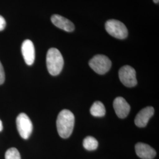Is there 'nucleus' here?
<instances>
[{"mask_svg":"<svg viewBox=\"0 0 159 159\" xmlns=\"http://www.w3.org/2000/svg\"><path fill=\"white\" fill-rule=\"evenodd\" d=\"M105 28L108 34L114 38L123 40L128 35V30L125 25L116 20H110L105 24Z\"/></svg>","mask_w":159,"mask_h":159,"instance_id":"nucleus-3","label":"nucleus"},{"mask_svg":"<svg viewBox=\"0 0 159 159\" xmlns=\"http://www.w3.org/2000/svg\"><path fill=\"white\" fill-rule=\"evenodd\" d=\"M83 144L86 150L89 151H93L98 148V143L94 137L87 136L84 139Z\"/></svg>","mask_w":159,"mask_h":159,"instance_id":"nucleus-13","label":"nucleus"},{"mask_svg":"<svg viewBox=\"0 0 159 159\" xmlns=\"http://www.w3.org/2000/svg\"><path fill=\"white\" fill-rule=\"evenodd\" d=\"M137 155L142 159H153L156 156V152L149 145L143 143H138L135 146Z\"/></svg>","mask_w":159,"mask_h":159,"instance_id":"nucleus-10","label":"nucleus"},{"mask_svg":"<svg viewBox=\"0 0 159 159\" xmlns=\"http://www.w3.org/2000/svg\"><path fill=\"white\" fill-rule=\"evenodd\" d=\"M47 67L52 75H57L63 70L64 59L60 51L56 48L48 50L46 57Z\"/></svg>","mask_w":159,"mask_h":159,"instance_id":"nucleus-2","label":"nucleus"},{"mask_svg":"<svg viewBox=\"0 0 159 159\" xmlns=\"http://www.w3.org/2000/svg\"><path fill=\"white\" fill-rule=\"evenodd\" d=\"M3 129V125H2V123L1 121V120H0V131L2 130Z\"/></svg>","mask_w":159,"mask_h":159,"instance_id":"nucleus-17","label":"nucleus"},{"mask_svg":"<svg viewBox=\"0 0 159 159\" xmlns=\"http://www.w3.org/2000/svg\"><path fill=\"white\" fill-rule=\"evenodd\" d=\"M89 66L96 73L104 74L111 67V61L104 55H96L89 61Z\"/></svg>","mask_w":159,"mask_h":159,"instance_id":"nucleus-4","label":"nucleus"},{"mask_svg":"<svg viewBox=\"0 0 159 159\" xmlns=\"http://www.w3.org/2000/svg\"><path fill=\"white\" fill-rule=\"evenodd\" d=\"M6 159H21V156L18 150L16 148H10L6 152Z\"/></svg>","mask_w":159,"mask_h":159,"instance_id":"nucleus-14","label":"nucleus"},{"mask_svg":"<svg viewBox=\"0 0 159 159\" xmlns=\"http://www.w3.org/2000/svg\"><path fill=\"white\" fill-rule=\"evenodd\" d=\"M17 130L24 139H28L32 133L33 125L29 116L26 114L20 113L16 119Z\"/></svg>","mask_w":159,"mask_h":159,"instance_id":"nucleus-5","label":"nucleus"},{"mask_svg":"<svg viewBox=\"0 0 159 159\" xmlns=\"http://www.w3.org/2000/svg\"><path fill=\"white\" fill-rule=\"evenodd\" d=\"M75 117L73 113L70 110H63L57 117V131L60 136L67 139L71 136L74 129Z\"/></svg>","mask_w":159,"mask_h":159,"instance_id":"nucleus-1","label":"nucleus"},{"mask_svg":"<svg viewBox=\"0 0 159 159\" xmlns=\"http://www.w3.org/2000/svg\"><path fill=\"white\" fill-rule=\"evenodd\" d=\"M154 3H156V4H158L159 2V0H153Z\"/></svg>","mask_w":159,"mask_h":159,"instance_id":"nucleus-18","label":"nucleus"},{"mask_svg":"<svg viewBox=\"0 0 159 159\" xmlns=\"http://www.w3.org/2000/svg\"><path fill=\"white\" fill-rule=\"evenodd\" d=\"M119 77L123 84L127 87H133L137 85L136 70L130 66H125L120 68Z\"/></svg>","mask_w":159,"mask_h":159,"instance_id":"nucleus-6","label":"nucleus"},{"mask_svg":"<svg viewBox=\"0 0 159 159\" xmlns=\"http://www.w3.org/2000/svg\"><path fill=\"white\" fill-rule=\"evenodd\" d=\"M6 26V21L4 18L0 16V31L4 30Z\"/></svg>","mask_w":159,"mask_h":159,"instance_id":"nucleus-16","label":"nucleus"},{"mask_svg":"<svg viewBox=\"0 0 159 159\" xmlns=\"http://www.w3.org/2000/svg\"><path fill=\"white\" fill-rule=\"evenodd\" d=\"M51 22L57 27L67 32H72L75 29L74 24L67 18L58 14L53 15L51 18Z\"/></svg>","mask_w":159,"mask_h":159,"instance_id":"nucleus-11","label":"nucleus"},{"mask_svg":"<svg viewBox=\"0 0 159 159\" xmlns=\"http://www.w3.org/2000/svg\"><path fill=\"white\" fill-rule=\"evenodd\" d=\"M21 52L25 63L29 66H31L35 60V48L31 40H26L23 42Z\"/></svg>","mask_w":159,"mask_h":159,"instance_id":"nucleus-8","label":"nucleus"},{"mask_svg":"<svg viewBox=\"0 0 159 159\" xmlns=\"http://www.w3.org/2000/svg\"><path fill=\"white\" fill-rule=\"evenodd\" d=\"M5 81V72L3 66L0 61V85L2 84Z\"/></svg>","mask_w":159,"mask_h":159,"instance_id":"nucleus-15","label":"nucleus"},{"mask_svg":"<svg viewBox=\"0 0 159 159\" xmlns=\"http://www.w3.org/2000/svg\"><path fill=\"white\" fill-rule=\"evenodd\" d=\"M113 107L117 116L120 119L125 118L130 111L129 104L121 97H118L114 99Z\"/></svg>","mask_w":159,"mask_h":159,"instance_id":"nucleus-7","label":"nucleus"},{"mask_svg":"<svg viewBox=\"0 0 159 159\" xmlns=\"http://www.w3.org/2000/svg\"><path fill=\"white\" fill-rule=\"evenodd\" d=\"M90 113L94 117H103L106 114V108L101 102H94L90 108Z\"/></svg>","mask_w":159,"mask_h":159,"instance_id":"nucleus-12","label":"nucleus"},{"mask_svg":"<svg viewBox=\"0 0 159 159\" xmlns=\"http://www.w3.org/2000/svg\"><path fill=\"white\" fill-rule=\"evenodd\" d=\"M154 110L153 107L143 108L137 114L134 120L135 125L139 127H144L148 125L150 119L153 116Z\"/></svg>","mask_w":159,"mask_h":159,"instance_id":"nucleus-9","label":"nucleus"}]
</instances>
